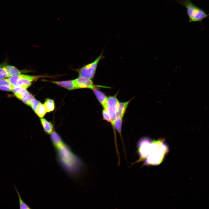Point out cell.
Listing matches in <instances>:
<instances>
[{"mask_svg":"<svg viewBox=\"0 0 209 209\" xmlns=\"http://www.w3.org/2000/svg\"><path fill=\"white\" fill-rule=\"evenodd\" d=\"M13 87L7 85H0V90L6 91H12Z\"/></svg>","mask_w":209,"mask_h":209,"instance_id":"cell-23","label":"cell"},{"mask_svg":"<svg viewBox=\"0 0 209 209\" xmlns=\"http://www.w3.org/2000/svg\"><path fill=\"white\" fill-rule=\"evenodd\" d=\"M119 104V101L116 95L113 96H110L108 98L107 107H112L117 110Z\"/></svg>","mask_w":209,"mask_h":209,"instance_id":"cell-12","label":"cell"},{"mask_svg":"<svg viewBox=\"0 0 209 209\" xmlns=\"http://www.w3.org/2000/svg\"><path fill=\"white\" fill-rule=\"evenodd\" d=\"M41 103L36 100L33 97L31 100L29 105L32 108L33 110L35 112L37 107Z\"/></svg>","mask_w":209,"mask_h":209,"instance_id":"cell-19","label":"cell"},{"mask_svg":"<svg viewBox=\"0 0 209 209\" xmlns=\"http://www.w3.org/2000/svg\"><path fill=\"white\" fill-rule=\"evenodd\" d=\"M14 186L18 197L19 208L21 209L31 208L30 206L25 203L22 199L19 192L17 190L15 185H14Z\"/></svg>","mask_w":209,"mask_h":209,"instance_id":"cell-16","label":"cell"},{"mask_svg":"<svg viewBox=\"0 0 209 209\" xmlns=\"http://www.w3.org/2000/svg\"><path fill=\"white\" fill-rule=\"evenodd\" d=\"M12 91L17 98L21 100L30 93L26 89L20 87H14Z\"/></svg>","mask_w":209,"mask_h":209,"instance_id":"cell-8","label":"cell"},{"mask_svg":"<svg viewBox=\"0 0 209 209\" xmlns=\"http://www.w3.org/2000/svg\"><path fill=\"white\" fill-rule=\"evenodd\" d=\"M51 136L53 144L57 147L63 144L60 136L56 132H52Z\"/></svg>","mask_w":209,"mask_h":209,"instance_id":"cell-13","label":"cell"},{"mask_svg":"<svg viewBox=\"0 0 209 209\" xmlns=\"http://www.w3.org/2000/svg\"><path fill=\"white\" fill-rule=\"evenodd\" d=\"M10 77L7 71L4 67V65H0V79Z\"/></svg>","mask_w":209,"mask_h":209,"instance_id":"cell-20","label":"cell"},{"mask_svg":"<svg viewBox=\"0 0 209 209\" xmlns=\"http://www.w3.org/2000/svg\"><path fill=\"white\" fill-rule=\"evenodd\" d=\"M122 118H116L114 127L117 131L120 134L121 130V127L122 121Z\"/></svg>","mask_w":209,"mask_h":209,"instance_id":"cell-18","label":"cell"},{"mask_svg":"<svg viewBox=\"0 0 209 209\" xmlns=\"http://www.w3.org/2000/svg\"><path fill=\"white\" fill-rule=\"evenodd\" d=\"M131 100L119 103L116 112V118H123L127 108Z\"/></svg>","mask_w":209,"mask_h":209,"instance_id":"cell-10","label":"cell"},{"mask_svg":"<svg viewBox=\"0 0 209 209\" xmlns=\"http://www.w3.org/2000/svg\"><path fill=\"white\" fill-rule=\"evenodd\" d=\"M93 91L94 93L104 109H107L108 98L103 92L97 89H95L93 90Z\"/></svg>","mask_w":209,"mask_h":209,"instance_id":"cell-7","label":"cell"},{"mask_svg":"<svg viewBox=\"0 0 209 209\" xmlns=\"http://www.w3.org/2000/svg\"><path fill=\"white\" fill-rule=\"evenodd\" d=\"M4 67L10 77L20 74L22 72L15 66L12 65L4 64Z\"/></svg>","mask_w":209,"mask_h":209,"instance_id":"cell-11","label":"cell"},{"mask_svg":"<svg viewBox=\"0 0 209 209\" xmlns=\"http://www.w3.org/2000/svg\"><path fill=\"white\" fill-rule=\"evenodd\" d=\"M179 3L186 9L190 22H201L204 19L208 17V15L200 8L197 6L190 0H179Z\"/></svg>","mask_w":209,"mask_h":209,"instance_id":"cell-2","label":"cell"},{"mask_svg":"<svg viewBox=\"0 0 209 209\" xmlns=\"http://www.w3.org/2000/svg\"><path fill=\"white\" fill-rule=\"evenodd\" d=\"M152 142L151 140L147 138H144L139 142L138 145V152L140 158L139 161L145 159L149 155Z\"/></svg>","mask_w":209,"mask_h":209,"instance_id":"cell-6","label":"cell"},{"mask_svg":"<svg viewBox=\"0 0 209 209\" xmlns=\"http://www.w3.org/2000/svg\"><path fill=\"white\" fill-rule=\"evenodd\" d=\"M41 121L44 131L48 134H51L53 128L52 123L43 118H41Z\"/></svg>","mask_w":209,"mask_h":209,"instance_id":"cell-14","label":"cell"},{"mask_svg":"<svg viewBox=\"0 0 209 209\" xmlns=\"http://www.w3.org/2000/svg\"><path fill=\"white\" fill-rule=\"evenodd\" d=\"M103 53V51L93 62L84 66L80 69L78 71L79 76L92 79L95 74L99 62L104 57Z\"/></svg>","mask_w":209,"mask_h":209,"instance_id":"cell-4","label":"cell"},{"mask_svg":"<svg viewBox=\"0 0 209 209\" xmlns=\"http://www.w3.org/2000/svg\"><path fill=\"white\" fill-rule=\"evenodd\" d=\"M5 85L14 87L11 84L8 78L0 79V85Z\"/></svg>","mask_w":209,"mask_h":209,"instance_id":"cell-22","label":"cell"},{"mask_svg":"<svg viewBox=\"0 0 209 209\" xmlns=\"http://www.w3.org/2000/svg\"><path fill=\"white\" fill-rule=\"evenodd\" d=\"M52 82L69 90L76 89L73 80L60 81H53Z\"/></svg>","mask_w":209,"mask_h":209,"instance_id":"cell-9","label":"cell"},{"mask_svg":"<svg viewBox=\"0 0 209 209\" xmlns=\"http://www.w3.org/2000/svg\"><path fill=\"white\" fill-rule=\"evenodd\" d=\"M102 114L104 120L109 122H111L110 118L107 109H103L102 111Z\"/></svg>","mask_w":209,"mask_h":209,"instance_id":"cell-21","label":"cell"},{"mask_svg":"<svg viewBox=\"0 0 209 209\" xmlns=\"http://www.w3.org/2000/svg\"><path fill=\"white\" fill-rule=\"evenodd\" d=\"M47 112L44 104L41 103L37 108L35 112L37 116L40 118H42Z\"/></svg>","mask_w":209,"mask_h":209,"instance_id":"cell-17","label":"cell"},{"mask_svg":"<svg viewBox=\"0 0 209 209\" xmlns=\"http://www.w3.org/2000/svg\"><path fill=\"white\" fill-rule=\"evenodd\" d=\"M47 112L53 111L55 109V103L53 100L47 99L44 104Z\"/></svg>","mask_w":209,"mask_h":209,"instance_id":"cell-15","label":"cell"},{"mask_svg":"<svg viewBox=\"0 0 209 209\" xmlns=\"http://www.w3.org/2000/svg\"><path fill=\"white\" fill-rule=\"evenodd\" d=\"M169 150L167 145L163 139L152 141L149 153L145 159V165H156L163 161Z\"/></svg>","mask_w":209,"mask_h":209,"instance_id":"cell-1","label":"cell"},{"mask_svg":"<svg viewBox=\"0 0 209 209\" xmlns=\"http://www.w3.org/2000/svg\"><path fill=\"white\" fill-rule=\"evenodd\" d=\"M76 89L87 88L93 90L99 87L109 88V87L94 84L91 79L84 77L79 76L73 80Z\"/></svg>","mask_w":209,"mask_h":209,"instance_id":"cell-5","label":"cell"},{"mask_svg":"<svg viewBox=\"0 0 209 209\" xmlns=\"http://www.w3.org/2000/svg\"><path fill=\"white\" fill-rule=\"evenodd\" d=\"M42 76L31 75L19 74L11 76L8 78L14 87H20L26 89L31 85L32 82L37 80Z\"/></svg>","mask_w":209,"mask_h":209,"instance_id":"cell-3","label":"cell"}]
</instances>
